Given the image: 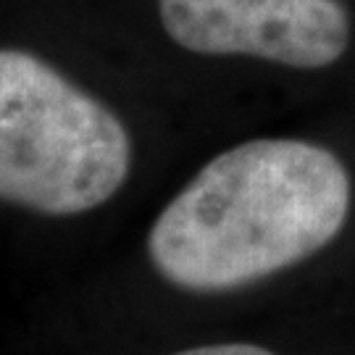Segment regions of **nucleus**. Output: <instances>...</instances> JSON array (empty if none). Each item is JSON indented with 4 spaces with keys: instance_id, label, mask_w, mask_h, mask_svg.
<instances>
[{
    "instance_id": "f257e3e1",
    "label": "nucleus",
    "mask_w": 355,
    "mask_h": 355,
    "mask_svg": "<svg viewBox=\"0 0 355 355\" xmlns=\"http://www.w3.org/2000/svg\"><path fill=\"white\" fill-rule=\"evenodd\" d=\"M350 214V177L331 150L250 140L218 153L158 214L155 271L190 292H227L327 248Z\"/></svg>"
},
{
    "instance_id": "f03ea898",
    "label": "nucleus",
    "mask_w": 355,
    "mask_h": 355,
    "mask_svg": "<svg viewBox=\"0 0 355 355\" xmlns=\"http://www.w3.org/2000/svg\"><path fill=\"white\" fill-rule=\"evenodd\" d=\"M132 168V140L101 101L42 58L0 48V200L45 216L108 203Z\"/></svg>"
},
{
    "instance_id": "7ed1b4c3",
    "label": "nucleus",
    "mask_w": 355,
    "mask_h": 355,
    "mask_svg": "<svg viewBox=\"0 0 355 355\" xmlns=\"http://www.w3.org/2000/svg\"><path fill=\"white\" fill-rule=\"evenodd\" d=\"M166 35L203 55H253L292 69H324L350 42L337 0H158Z\"/></svg>"
},
{
    "instance_id": "20e7f679",
    "label": "nucleus",
    "mask_w": 355,
    "mask_h": 355,
    "mask_svg": "<svg viewBox=\"0 0 355 355\" xmlns=\"http://www.w3.org/2000/svg\"><path fill=\"white\" fill-rule=\"evenodd\" d=\"M174 355H274L271 350L261 347V345L250 343H218V345H200V347H190Z\"/></svg>"
}]
</instances>
